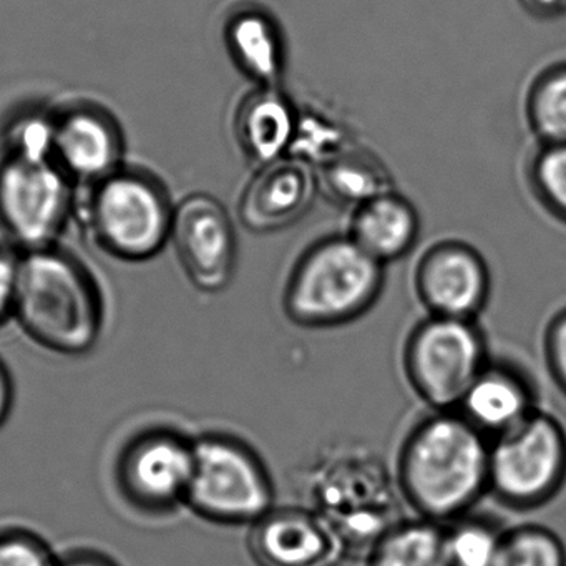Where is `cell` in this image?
Instances as JSON below:
<instances>
[{"instance_id": "1", "label": "cell", "mask_w": 566, "mask_h": 566, "mask_svg": "<svg viewBox=\"0 0 566 566\" xmlns=\"http://www.w3.org/2000/svg\"><path fill=\"white\" fill-rule=\"evenodd\" d=\"M489 437L457 410H433L400 447L397 485L420 518L447 525L489 492Z\"/></svg>"}, {"instance_id": "2", "label": "cell", "mask_w": 566, "mask_h": 566, "mask_svg": "<svg viewBox=\"0 0 566 566\" xmlns=\"http://www.w3.org/2000/svg\"><path fill=\"white\" fill-rule=\"evenodd\" d=\"M301 505L331 530L344 558H367L402 522V493L382 460L359 443L321 450L297 479Z\"/></svg>"}, {"instance_id": "3", "label": "cell", "mask_w": 566, "mask_h": 566, "mask_svg": "<svg viewBox=\"0 0 566 566\" xmlns=\"http://www.w3.org/2000/svg\"><path fill=\"white\" fill-rule=\"evenodd\" d=\"M12 316L39 346L62 356L91 353L104 326L94 281L54 248L22 254Z\"/></svg>"}, {"instance_id": "4", "label": "cell", "mask_w": 566, "mask_h": 566, "mask_svg": "<svg viewBox=\"0 0 566 566\" xmlns=\"http://www.w3.org/2000/svg\"><path fill=\"white\" fill-rule=\"evenodd\" d=\"M384 266L350 237L317 241L294 264L283 294L291 323L311 329L344 326L380 297Z\"/></svg>"}, {"instance_id": "5", "label": "cell", "mask_w": 566, "mask_h": 566, "mask_svg": "<svg viewBox=\"0 0 566 566\" xmlns=\"http://www.w3.org/2000/svg\"><path fill=\"white\" fill-rule=\"evenodd\" d=\"M185 503L221 525H251L274 506V485L261 457L243 440L210 433L195 440Z\"/></svg>"}, {"instance_id": "6", "label": "cell", "mask_w": 566, "mask_h": 566, "mask_svg": "<svg viewBox=\"0 0 566 566\" xmlns=\"http://www.w3.org/2000/svg\"><path fill=\"white\" fill-rule=\"evenodd\" d=\"M489 360L485 336L473 319L429 314L403 347L410 387L432 410H457Z\"/></svg>"}, {"instance_id": "7", "label": "cell", "mask_w": 566, "mask_h": 566, "mask_svg": "<svg viewBox=\"0 0 566 566\" xmlns=\"http://www.w3.org/2000/svg\"><path fill=\"white\" fill-rule=\"evenodd\" d=\"M566 479V433L536 409L515 429L490 440L489 492L516 510L545 505Z\"/></svg>"}, {"instance_id": "8", "label": "cell", "mask_w": 566, "mask_h": 566, "mask_svg": "<svg viewBox=\"0 0 566 566\" xmlns=\"http://www.w3.org/2000/svg\"><path fill=\"white\" fill-rule=\"evenodd\" d=\"M174 211L160 188L138 175L104 178L91 205L97 243L124 261H147L170 240Z\"/></svg>"}, {"instance_id": "9", "label": "cell", "mask_w": 566, "mask_h": 566, "mask_svg": "<svg viewBox=\"0 0 566 566\" xmlns=\"http://www.w3.org/2000/svg\"><path fill=\"white\" fill-rule=\"evenodd\" d=\"M69 205L67 181L51 161L12 157L0 168V223L25 253L52 248Z\"/></svg>"}, {"instance_id": "10", "label": "cell", "mask_w": 566, "mask_h": 566, "mask_svg": "<svg viewBox=\"0 0 566 566\" xmlns=\"http://www.w3.org/2000/svg\"><path fill=\"white\" fill-rule=\"evenodd\" d=\"M170 241L190 283L218 294L233 283L237 238L230 217L214 198L197 195L174 211Z\"/></svg>"}, {"instance_id": "11", "label": "cell", "mask_w": 566, "mask_h": 566, "mask_svg": "<svg viewBox=\"0 0 566 566\" xmlns=\"http://www.w3.org/2000/svg\"><path fill=\"white\" fill-rule=\"evenodd\" d=\"M413 284L430 316L476 321L489 303L492 277L479 251L446 241L420 258Z\"/></svg>"}, {"instance_id": "12", "label": "cell", "mask_w": 566, "mask_h": 566, "mask_svg": "<svg viewBox=\"0 0 566 566\" xmlns=\"http://www.w3.org/2000/svg\"><path fill=\"white\" fill-rule=\"evenodd\" d=\"M193 462V442L170 430H151L137 437L122 455V489L144 509H170L185 503Z\"/></svg>"}, {"instance_id": "13", "label": "cell", "mask_w": 566, "mask_h": 566, "mask_svg": "<svg viewBox=\"0 0 566 566\" xmlns=\"http://www.w3.org/2000/svg\"><path fill=\"white\" fill-rule=\"evenodd\" d=\"M250 526L258 566H336L344 558L336 536L304 505H274Z\"/></svg>"}, {"instance_id": "14", "label": "cell", "mask_w": 566, "mask_h": 566, "mask_svg": "<svg viewBox=\"0 0 566 566\" xmlns=\"http://www.w3.org/2000/svg\"><path fill=\"white\" fill-rule=\"evenodd\" d=\"M316 178L306 161L277 160L266 165L244 191L240 217L254 233H271L296 223L310 210Z\"/></svg>"}, {"instance_id": "15", "label": "cell", "mask_w": 566, "mask_h": 566, "mask_svg": "<svg viewBox=\"0 0 566 566\" xmlns=\"http://www.w3.org/2000/svg\"><path fill=\"white\" fill-rule=\"evenodd\" d=\"M535 410V394L525 374L512 364L492 359L457 407V412L490 440L515 429Z\"/></svg>"}, {"instance_id": "16", "label": "cell", "mask_w": 566, "mask_h": 566, "mask_svg": "<svg viewBox=\"0 0 566 566\" xmlns=\"http://www.w3.org/2000/svg\"><path fill=\"white\" fill-rule=\"evenodd\" d=\"M120 151L117 128L104 115L74 112L55 124L54 157L69 174L85 180H104L114 175Z\"/></svg>"}, {"instance_id": "17", "label": "cell", "mask_w": 566, "mask_h": 566, "mask_svg": "<svg viewBox=\"0 0 566 566\" xmlns=\"http://www.w3.org/2000/svg\"><path fill=\"white\" fill-rule=\"evenodd\" d=\"M419 234L416 211L392 191L357 207L349 237L382 266L409 253Z\"/></svg>"}, {"instance_id": "18", "label": "cell", "mask_w": 566, "mask_h": 566, "mask_svg": "<svg viewBox=\"0 0 566 566\" xmlns=\"http://www.w3.org/2000/svg\"><path fill=\"white\" fill-rule=\"evenodd\" d=\"M296 124L290 102L273 87H266L251 95L241 107L238 137L254 161L271 165L290 150Z\"/></svg>"}, {"instance_id": "19", "label": "cell", "mask_w": 566, "mask_h": 566, "mask_svg": "<svg viewBox=\"0 0 566 566\" xmlns=\"http://www.w3.org/2000/svg\"><path fill=\"white\" fill-rule=\"evenodd\" d=\"M366 566H450L446 525L432 520H402L367 555Z\"/></svg>"}, {"instance_id": "20", "label": "cell", "mask_w": 566, "mask_h": 566, "mask_svg": "<svg viewBox=\"0 0 566 566\" xmlns=\"http://www.w3.org/2000/svg\"><path fill=\"white\" fill-rule=\"evenodd\" d=\"M321 184L334 200L357 207L390 191L389 177L380 161L349 147L321 165Z\"/></svg>"}, {"instance_id": "21", "label": "cell", "mask_w": 566, "mask_h": 566, "mask_svg": "<svg viewBox=\"0 0 566 566\" xmlns=\"http://www.w3.org/2000/svg\"><path fill=\"white\" fill-rule=\"evenodd\" d=\"M228 38L241 67L266 87H273L281 71V45L274 25L264 15L248 12L234 18Z\"/></svg>"}, {"instance_id": "22", "label": "cell", "mask_w": 566, "mask_h": 566, "mask_svg": "<svg viewBox=\"0 0 566 566\" xmlns=\"http://www.w3.org/2000/svg\"><path fill=\"white\" fill-rule=\"evenodd\" d=\"M503 532L493 520L460 516L446 525L450 566H493Z\"/></svg>"}, {"instance_id": "23", "label": "cell", "mask_w": 566, "mask_h": 566, "mask_svg": "<svg viewBox=\"0 0 566 566\" xmlns=\"http://www.w3.org/2000/svg\"><path fill=\"white\" fill-rule=\"evenodd\" d=\"M493 566H566V549L545 526H515L503 532Z\"/></svg>"}, {"instance_id": "24", "label": "cell", "mask_w": 566, "mask_h": 566, "mask_svg": "<svg viewBox=\"0 0 566 566\" xmlns=\"http://www.w3.org/2000/svg\"><path fill=\"white\" fill-rule=\"evenodd\" d=\"M530 117L539 137L549 145L566 142V67L549 72L536 84Z\"/></svg>"}, {"instance_id": "25", "label": "cell", "mask_w": 566, "mask_h": 566, "mask_svg": "<svg viewBox=\"0 0 566 566\" xmlns=\"http://www.w3.org/2000/svg\"><path fill=\"white\" fill-rule=\"evenodd\" d=\"M346 138L336 125L327 124L321 117L297 118L291 151L297 160L319 161L321 165L346 150Z\"/></svg>"}, {"instance_id": "26", "label": "cell", "mask_w": 566, "mask_h": 566, "mask_svg": "<svg viewBox=\"0 0 566 566\" xmlns=\"http://www.w3.org/2000/svg\"><path fill=\"white\" fill-rule=\"evenodd\" d=\"M535 180L548 207L566 218V142L543 151L536 161Z\"/></svg>"}, {"instance_id": "27", "label": "cell", "mask_w": 566, "mask_h": 566, "mask_svg": "<svg viewBox=\"0 0 566 566\" xmlns=\"http://www.w3.org/2000/svg\"><path fill=\"white\" fill-rule=\"evenodd\" d=\"M14 157L28 161H49L54 157L55 124L39 115H29L12 130Z\"/></svg>"}, {"instance_id": "28", "label": "cell", "mask_w": 566, "mask_h": 566, "mask_svg": "<svg viewBox=\"0 0 566 566\" xmlns=\"http://www.w3.org/2000/svg\"><path fill=\"white\" fill-rule=\"evenodd\" d=\"M48 543L25 532L0 533V566H55Z\"/></svg>"}, {"instance_id": "29", "label": "cell", "mask_w": 566, "mask_h": 566, "mask_svg": "<svg viewBox=\"0 0 566 566\" xmlns=\"http://www.w3.org/2000/svg\"><path fill=\"white\" fill-rule=\"evenodd\" d=\"M545 359L555 382L566 394V310L559 311L545 333Z\"/></svg>"}, {"instance_id": "30", "label": "cell", "mask_w": 566, "mask_h": 566, "mask_svg": "<svg viewBox=\"0 0 566 566\" xmlns=\"http://www.w3.org/2000/svg\"><path fill=\"white\" fill-rule=\"evenodd\" d=\"M21 256L0 248V321L12 316L15 293H18Z\"/></svg>"}, {"instance_id": "31", "label": "cell", "mask_w": 566, "mask_h": 566, "mask_svg": "<svg viewBox=\"0 0 566 566\" xmlns=\"http://www.w3.org/2000/svg\"><path fill=\"white\" fill-rule=\"evenodd\" d=\"M55 566H118L117 563L112 562L108 556L102 555L97 552H88V549H81V552H72L69 555L57 558Z\"/></svg>"}, {"instance_id": "32", "label": "cell", "mask_w": 566, "mask_h": 566, "mask_svg": "<svg viewBox=\"0 0 566 566\" xmlns=\"http://www.w3.org/2000/svg\"><path fill=\"white\" fill-rule=\"evenodd\" d=\"M12 397L14 392H12L11 377L6 367L0 364V427L4 426L11 413Z\"/></svg>"}, {"instance_id": "33", "label": "cell", "mask_w": 566, "mask_h": 566, "mask_svg": "<svg viewBox=\"0 0 566 566\" xmlns=\"http://www.w3.org/2000/svg\"><path fill=\"white\" fill-rule=\"evenodd\" d=\"M523 4L535 14L549 15L566 11V0H523Z\"/></svg>"}]
</instances>
